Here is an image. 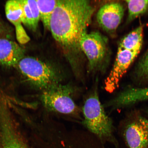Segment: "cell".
Listing matches in <instances>:
<instances>
[{
	"instance_id": "6da1fadb",
	"label": "cell",
	"mask_w": 148,
	"mask_h": 148,
	"mask_svg": "<svg viewBox=\"0 0 148 148\" xmlns=\"http://www.w3.org/2000/svg\"><path fill=\"white\" fill-rule=\"evenodd\" d=\"M94 8L85 0H59L48 29L62 48L77 78L82 79L80 42L91 22Z\"/></svg>"
},
{
	"instance_id": "7a4b0ae2",
	"label": "cell",
	"mask_w": 148,
	"mask_h": 148,
	"mask_svg": "<svg viewBox=\"0 0 148 148\" xmlns=\"http://www.w3.org/2000/svg\"><path fill=\"white\" fill-rule=\"evenodd\" d=\"M99 98L98 86L93 85L85 99L82 107V125L101 141L118 146L114 136L112 120L107 115Z\"/></svg>"
},
{
	"instance_id": "3957f363",
	"label": "cell",
	"mask_w": 148,
	"mask_h": 148,
	"mask_svg": "<svg viewBox=\"0 0 148 148\" xmlns=\"http://www.w3.org/2000/svg\"><path fill=\"white\" fill-rule=\"evenodd\" d=\"M16 66L37 89L43 90L51 85L62 83L64 79V73L59 68L35 57L24 56Z\"/></svg>"
},
{
	"instance_id": "277c9868",
	"label": "cell",
	"mask_w": 148,
	"mask_h": 148,
	"mask_svg": "<svg viewBox=\"0 0 148 148\" xmlns=\"http://www.w3.org/2000/svg\"><path fill=\"white\" fill-rule=\"evenodd\" d=\"M78 90L71 83H57L42 90L40 101L48 112L79 117L81 110L74 100Z\"/></svg>"
},
{
	"instance_id": "5b68a950",
	"label": "cell",
	"mask_w": 148,
	"mask_h": 148,
	"mask_svg": "<svg viewBox=\"0 0 148 148\" xmlns=\"http://www.w3.org/2000/svg\"><path fill=\"white\" fill-rule=\"evenodd\" d=\"M107 45V38L99 32H87L83 35L80 40V48L88 60L90 73L102 71Z\"/></svg>"
},
{
	"instance_id": "8992f818",
	"label": "cell",
	"mask_w": 148,
	"mask_h": 148,
	"mask_svg": "<svg viewBox=\"0 0 148 148\" xmlns=\"http://www.w3.org/2000/svg\"><path fill=\"white\" fill-rule=\"evenodd\" d=\"M0 148H31L15 129L6 108H0Z\"/></svg>"
},
{
	"instance_id": "52a82bcc",
	"label": "cell",
	"mask_w": 148,
	"mask_h": 148,
	"mask_svg": "<svg viewBox=\"0 0 148 148\" xmlns=\"http://www.w3.org/2000/svg\"><path fill=\"white\" fill-rule=\"evenodd\" d=\"M138 53L118 49L114 66L105 81L106 91L112 92L118 88L120 79Z\"/></svg>"
},
{
	"instance_id": "ba28073f",
	"label": "cell",
	"mask_w": 148,
	"mask_h": 148,
	"mask_svg": "<svg viewBox=\"0 0 148 148\" xmlns=\"http://www.w3.org/2000/svg\"><path fill=\"white\" fill-rule=\"evenodd\" d=\"M124 138L129 148H148V120L138 116L125 127Z\"/></svg>"
},
{
	"instance_id": "9c48e42d",
	"label": "cell",
	"mask_w": 148,
	"mask_h": 148,
	"mask_svg": "<svg viewBox=\"0 0 148 148\" xmlns=\"http://www.w3.org/2000/svg\"><path fill=\"white\" fill-rule=\"evenodd\" d=\"M125 9L119 3H111L102 6L97 12V20L100 26L109 33L115 32L121 23Z\"/></svg>"
},
{
	"instance_id": "30bf717a",
	"label": "cell",
	"mask_w": 148,
	"mask_h": 148,
	"mask_svg": "<svg viewBox=\"0 0 148 148\" xmlns=\"http://www.w3.org/2000/svg\"><path fill=\"white\" fill-rule=\"evenodd\" d=\"M5 10L7 19L15 27L18 41L21 44H26L30 39L22 25L23 9L19 0H11L7 1Z\"/></svg>"
},
{
	"instance_id": "8fae6325",
	"label": "cell",
	"mask_w": 148,
	"mask_h": 148,
	"mask_svg": "<svg viewBox=\"0 0 148 148\" xmlns=\"http://www.w3.org/2000/svg\"><path fill=\"white\" fill-rule=\"evenodd\" d=\"M148 100V87L129 88L107 102L103 106L116 108Z\"/></svg>"
},
{
	"instance_id": "7c38bea8",
	"label": "cell",
	"mask_w": 148,
	"mask_h": 148,
	"mask_svg": "<svg viewBox=\"0 0 148 148\" xmlns=\"http://www.w3.org/2000/svg\"><path fill=\"white\" fill-rule=\"evenodd\" d=\"M25 50L16 42L0 38V64L12 66L16 65L25 56Z\"/></svg>"
},
{
	"instance_id": "4fadbf2b",
	"label": "cell",
	"mask_w": 148,
	"mask_h": 148,
	"mask_svg": "<svg viewBox=\"0 0 148 148\" xmlns=\"http://www.w3.org/2000/svg\"><path fill=\"white\" fill-rule=\"evenodd\" d=\"M23 9V23L33 31L36 30L40 20L36 0H19Z\"/></svg>"
},
{
	"instance_id": "5bb4252c",
	"label": "cell",
	"mask_w": 148,
	"mask_h": 148,
	"mask_svg": "<svg viewBox=\"0 0 148 148\" xmlns=\"http://www.w3.org/2000/svg\"><path fill=\"white\" fill-rule=\"evenodd\" d=\"M143 41V27L140 26L122 39L118 49L139 53Z\"/></svg>"
},
{
	"instance_id": "9a60e30c",
	"label": "cell",
	"mask_w": 148,
	"mask_h": 148,
	"mask_svg": "<svg viewBox=\"0 0 148 148\" xmlns=\"http://www.w3.org/2000/svg\"><path fill=\"white\" fill-rule=\"evenodd\" d=\"M59 1V0H36L40 20L44 26L47 29L52 14L58 5Z\"/></svg>"
},
{
	"instance_id": "2e32d148",
	"label": "cell",
	"mask_w": 148,
	"mask_h": 148,
	"mask_svg": "<svg viewBox=\"0 0 148 148\" xmlns=\"http://www.w3.org/2000/svg\"><path fill=\"white\" fill-rule=\"evenodd\" d=\"M128 9L127 22L130 23L148 10V0L126 1Z\"/></svg>"
},
{
	"instance_id": "e0dca14e",
	"label": "cell",
	"mask_w": 148,
	"mask_h": 148,
	"mask_svg": "<svg viewBox=\"0 0 148 148\" xmlns=\"http://www.w3.org/2000/svg\"><path fill=\"white\" fill-rule=\"evenodd\" d=\"M135 74L138 78L148 81V51L139 62Z\"/></svg>"
},
{
	"instance_id": "ac0fdd59",
	"label": "cell",
	"mask_w": 148,
	"mask_h": 148,
	"mask_svg": "<svg viewBox=\"0 0 148 148\" xmlns=\"http://www.w3.org/2000/svg\"><path fill=\"white\" fill-rule=\"evenodd\" d=\"M3 27L1 22H0V36L3 34Z\"/></svg>"
}]
</instances>
